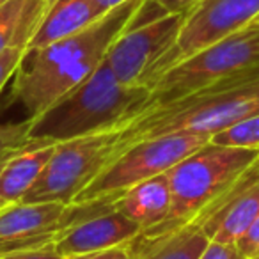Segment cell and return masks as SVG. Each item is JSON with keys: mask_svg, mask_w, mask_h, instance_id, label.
<instances>
[{"mask_svg": "<svg viewBox=\"0 0 259 259\" xmlns=\"http://www.w3.org/2000/svg\"><path fill=\"white\" fill-rule=\"evenodd\" d=\"M96 6V11L100 13V16H105L107 13H110L112 9H115L117 6L124 4L126 0H93Z\"/></svg>", "mask_w": 259, "mask_h": 259, "instance_id": "26", "label": "cell"}, {"mask_svg": "<svg viewBox=\"0 0 259 259\" xmlns=\"http://www.w3.org/2000/svg\"><path fill=\"white\" fill-rule=\"evenodd\" d=\"M257 78L259 25L248 23L163 73L151 87L149 105L170 103L220 83L252 82Z\"/></svg>", "mask_w": 259, "mask_h": 259, "instance_id": "5", "label": "cell"}, {"mask_svg": "<svg viewBox=\"0 0 259 259\" xmlns=\"http://www.w3.org/2000/svg\"><path fill=\"white\" fill-rule=\"evenodd\" d=\"M27 128H29V119L22 124L13 126H0V156L4 153L20 148L27 142Z\"/></svg>", "mask_w": 259, "mask_h": 259, "instance_id": "19", "label": "cell"}, {"mask_svg": "<svg viewBox=\"0 0 259 259\" xmlns=\"http://www.w3.org/2000/svg\"><path fill=\"white\" fill-rule=\"evenodd\" d=\"M101 16L93 0H55L27 48H41L80 32Z\"/></svg>", "mask_w": 259, "mask_h": 259, "instance_id": "15", "label": "cell"}, {"mask_svg": "<svg viewBox=\"0 0 259 259\" xmlns=\"http://www.w3.org/2000/svg\"><path fill=\"white\" fill-rule=\"evenodd\" d=\"M0 259H64L54 245H48L43 248H36V250H22V252H13Z\"/></svg>", "mask_w": 259, "mask_h": 259, "instance_id": "25", "label": "cell"}, {"mask_svg": "<svg viewBox=\"0 0 259 259\" xmlns=\"http://www.w3.org/2000/svg\"><path fill=\"white\" fill-rule=\"evenodd\" d=\"M259 114V78L208 87L170 103L149 105L119 132L110 163L144 139L170 134L215 135L231 124Z\"/></svg>", "mask_w": 259, "mask_h": 259, "instance_id": "3", "label": "cell"}, {"mask_svg": "<svg viewBox=\"0 0 259 259\" xmlns=\"http://www.w3.org/2000/svg\"><path fill=\"white\" fill-rule=\"evenodd\" d=\"M121 128L55 144L50 162L22 202L71 204L76 195L110 163Z\"/></svg>", "mask_w": 259, "mask_h": 259, "instance_id": "8", "label": "cell"}, {"mask_svg": "<svg viewBox=\"0 0 259 259\" xmlns=\"http://www.w3.org/2000/svg\"><path fill=\"white\" fill-rule=\"evenodd\" d=\"M257 15L259 0H202L194 11L187 15L176 45L155 68L149 89L172 66L241 30L254 22Z\"/></svg>", "mask_w": 259, "mask_h": 259, "instance_id": "10", "label": "cell"}, {"mask_svg": "<svg viewBox=\"0 0 259 259\" xmlns=\"http://www.w3.org/2000/svg\"><path fill=\"white\" fill-rule=\"evenodd\" d=\"M151 89L124 85L101 62L83 82L29 119L27 142L59 144L128 124L149 107Z\"/></svg>", "mask_w": 259, "mask_h": 259, "instance_id": "2", "label": "cell"}, {"mask_svg": "<svg viewBox=\"0 0 259 259\" xmlns=\"http://www.w3.org/2000/svg\"><path fill=\"white\" fill-rule=\"evenodd\" d=\"M144 0H126L80 32L41 48H27L13 76V96L30 117L87 78L107 57L108 48L132 23Z\"/></svg>", "mask_w": 259, "mask_h": 259, "instance_id": "1", "label": "cell"}, {"mask_svg": "<svg viewBox=\"0 0 259 259\" xmlns=\"http://www.w3.org/2000/svg\"><path fill=\"white\" fill-rule=\"evenodd\" d=\"M55 151V144L25 142L0 156V209L22 202Z\"/></svg>", "mask_w": 259, "mask_h": 259, "instance_id": "12", "label": "cell"}, {"mask_svg": "<svg viewBox=\"0 0 259 259\" xmlns=\"http://www.w3.org/2000/svg\"><path fill=\"white\" fill-rule=\"evenodd\" d=\"M122 194L89 202H16L0 209V257L54 245L68 227L115 208Z\"/></svg>", "mask_w": 259, "mask_h": 259, "instance_id": "7", "label": "cell"}, {"mask_svg": "<svg viewBox=\"0 0 259 259\" xmlns=\"http://www.w3.org/2000/svg\"><path fill=\"white\" fill-rule=\"evenodd\" d=\"M139 233L141 227L126 215H122L117 208H114L68 227L57 238L54 247L66 259L71 255L128 245L134 238L139 236Z\"/></svg>", "mask_w": 259, "mask_h": 259, "instance_id": "11", "label": "cell"}, {"mask_svg": "<svg viewBox=\"0 0 259 259\" xmlns=\"http://www.w3.org/2000/svg\"><path fill=\"white\" fill-rule=\"evenodd\" d=\"M236 247L247 259H252L259 255V217L252 222V226L247 229V233L236 241Z\"/></svg>", "mask_w": 259, "mask_h": 259, "instance_id": "22", "label": "cell"}, {"mask_svg": "<svg viewBox=\"0 0 259 259\" xmlns=\"http://www.w3.org/2000/svg\"><path fill=\"white\" fill-rule=\"evenodd\" d=\"M211 144L224 148L259 149V114L231 124L219 134L211 135Z\"/></svg>", "mask_w": 259, "mask_h": 259, "instance_id": "18", "label": "cell"}, {"mask_svg": "<svg viewBox=\"0 0 259 259\" xmlns=\"http://www.w3.org/2000/svg\"><path fill=\"white\" fill-rule=\"evenodd\" d=\"M199 259H247L240 252L236 245L220 243V241H209L208 247L201 254Z\"/></svg>", "mask_w": 259, "mask_h": 259, "instance_id": "21", "label": "cell"}, {"mask_svg": "<svg viewBox=\"0 0 259 259\" xmlns=\"http://www.w3.org/2000/svg\"><path fill=\"white\" fill-rule=\"evenodd\" d=\"M187 15H163L142 25L130 23L107 52L105 62L124 85L149 87L158 62L176 45Z\"/></svg>", "mask_w": 259, "mask_h": 259, "instance_id": "9", "label": "cell"}, {"mask_svg": "<svg viewBox=\"0 0 259 259\" xmlns=\"http://www.w3.org/2000/svg\"><path fill=\"white\" fill-rule=\"evenodd\" d=\"M6 2H9V0H0V6H4Z\"/></svg>", "mask_w": 259, "mask_h": 259, "instance_id": "28", "label": "cell"}, {"mask_svg": "<svg viewBox=\"0 0 259 259\" xmlns=\"http://www.w3.org/2000/svg\"><path fill=\"white\" fill-rule=\"evenodd\" d=\"M23 54H25V48H8L0 52V91L4 89V85L16 73Z\"/></svg>", "mask_w": 259, "mask_h": 259, "instance_id": "20", "label": "cell"}, {"mask_svg": "<svg viewBox=\"0 0 259 259\" xmlns=\"http://www.w3.org/2000/svg\"><path fill=\"white\" fill-rule=\"evenodd\" d=\"M257 158L259 149L224 148L211 142L188 155L165 172L172 195L167 219L139 233V238H165L190 224Z\"/></svg>", "mask_w": 259, "mask_h": 259, "instance_id": "4", "label": "cell"}, {"mask_svg": "<svg viewBox=\"0 0 259 259\" xmlns=\"http://www.w3.org/2000/svg\"><path fill=\"white\" fill-rule=\"evenodd\" d=\"M259 217V181L247 187L219 213L206 219L201 229L211 241L236 245Z\"/></svg>", "mask_w": 259, "mask_h": 259, "instance_id": "14", "label": "cell"}, {"mask_svg": "<svg viewBox=\"0 0 259 259\" xmlns=\"http://www.w3.org/2000/svg\"><path fill=\"white\" fill-rule=\"evenodd\" d=\"M211 141L201 134H170L135 142L108 163L73 202H89L114 194H124L149 178L165 174Z\"/></svg>", "mask_w": 259, "mask_h": 259, "instance_id": "6", "label": "cell"}, {"mask_svg": "<svg viewBox=\"0 0 259 259\" xmlns=\"http://www.w3.org/2000/svg\"><path fill=\"white\" fill-rule=\"evenodd\" d=\"M153 2H156L169 15H188L202 0H153Z\"/></svg>", "mask_w": 259, "mask_h": 259, "instance_id": "24", "label": "cell"}, {"mask_svg": "<svg viewBox=\"0 0 259 259\" xmlns=\"http://www.w3.org/2000/svg\"><path fill=\"white\" fill-rule=\"evenodd\" d=\"M252 259H259V255H255V257H252Z\"/></svg>", "mask_w": 259, "mask_h": 259, "instance_id": "29", "label": "cell"}, {"mask_svg": "<svg viewBox=\"0 0 259 259\" xmlns=\"http://www.w3.org/2000/svg\"><path fill=\"white\" fill-rule=\"evenodd\" d=\"M209 238L197 224H187L165 238H134L128 248L134 259H199L208 247Z\"/></svg>", "mask_w": 259, "mask_h": 259, "instance_id": "17", "label": "cell"}, {"mask_svg": "<svg viewBox=\"0 0 259 259\" xmlns=\"http://www.w3.org/2000/svg\"><path fill=\"white\" fill-rule=\"evenodd\" d=\"M55 0H9L0 6V52L25 48Z\"/></svg>", "mask_w": 259, "mask_h": 259, "instance_id": "16", "label": "cell"}, {"mask_svg": "<svg viewBox=\"0 0 259 259\" xmlns=\"http://www.w3.org/2000/svg\"><path fill=\"white\" fill-rule=\"evenodd\" d=\"M66 259H134V255L130 252L128 245H121V247L105 248V250L89 252V254L71 255V257H66Z\"/></svg>", "mask_w": 259, "mask_h": 259, "instance_id": "23", "label": "cell"}, {"mask_svg": "<svg viewBox=\"0 0 259 259\" xmlns=\"http://www.w3.org/2000/svg\"><path fill=\"white\" fill-rule=\"evenodd\" d=\"M252 23H257V25H259V15L255 16V18H254V22H252Z\"/></svg>", "mask_w": 259, "mask_h": 259, "instance_id": "27", "label": "cell"}, {"mask_svg": "<svg viewBox=\"0 0 259 259\" xmlns=\"http://www.w3.org/2000/svg\"><path fill=\"white\" fill-rule=\"evenodd\" d=\"M172 202L167 174L149 178L126 190L115 202V208L134 220L142 231L153 229L167 219Z\"/></svg>", "mask_w": 259, "mask_h": 259, "instance_id": "13", "label": "cell"}]
</instances>
